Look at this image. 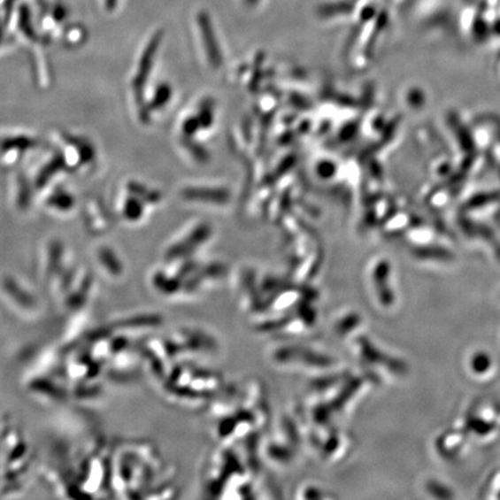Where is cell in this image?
<instances>
[{
  "mask_svg": "<svg viewBox=\"0 0 500 500\" xmlns=\"http://www.w3.org/2000/svg\"><path fill=\"white\" fill-rule=\"evenodd\" d=\"M198 26L203 42L205 44L208 58L214 65H219L221 62L219 44L217 42L216 34H214L212 20H210L209 14L201 12L198 14Z\"/></svg>",
  "mask_w": 500,
  "mask_h": 500,
  "instance_id": "6da1fadb",
  "label": "cell"
},
{
  "mask_svg": "<svg viewBox=\"0 0 500 500\" xmlns=\"http://www.w3.org/2000/svg\"><path fill=\"white\" fill-rule=\"evenodd\" d=\"M188 198L206 199V201L224 202L227 194L221 190L188 189L184 191Z\"/></svg>",
  "mask_w": 500,
  "mask_h": 500,
  "instance_id": "7a4b0ae2",
  "label": "cell"
},
{
  "mask_svg": "<svg viewBox=\"0 0 500 500\" xmlns=\"http://www.w3.org/2000/svg\"><path fill=\"white\" fill-rule=\"evenodd\" d=\"M244 2H246L247 5L254 6L257 5L259 0H244Z\"/></svg>",
  "mask_w": 500,
  "mask_h": 500,
  "instance_id": "3957f363",
  "label": "cell"
}]
</instances>
